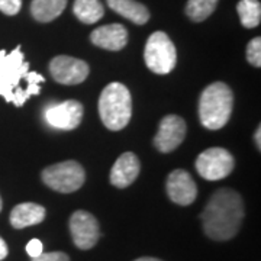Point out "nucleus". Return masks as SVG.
Returning a JSON list of instances; mask_svg holds the SVG:
<instances>
[{
    "instance_id": "nucleus-6",
    "label": "nucleus",
    "mask_w": 261,
    "mask_h": 261,
    "mask_svg": "<svg viewBox=\"0 0 261 261\" xmlns=\"http://www.w3.org/2000/svg\"><path fill=\"white\" fill-rule=\"evenodd\" d=\"M86 173L77 161H63L44 168L42 181L58 193H73L84 185Z\"/></svg>"
},
{
    "instance_id": "nucleus-27",
    "label": "nucleus",
    "mask_w": 261,
    "mask_h": 261,
    "mask_svg": "<svg viewBox=\"0 0 261 261\" xmlns=\"http://www.w3.org/2000/svg\"><path fill=\"white\" fill-rule=\"evenodd\" d=\"M135 261H161L159 260V258H152V257H141V258H138V260Z\"/></svg>"
},
{
    "instance_id": "nucleus-24",
    "label": "nucleus",
    "mask_w": 261,
    "mask_h": 261,
    "mask_svg": "<svg viewBox=\"0 0 261 261\" xmlns=\"http://www.w3.org/2000/svg\"><path fill=\"white\" fill-rule=\"evenodd\" d=\"M42 243L37 240V238H34V240H31L28 244H27V252H28L29 257H32V260L34 258H37L39 257L41 254H42Z\"/></svg>"
},
{
    "instance_id": "nucleus-20",
    "label": "nucleus",
    "mask_w": 261,
    "mask_h": 261,
    "mask_svg": "<svg viewBox=\"0 0 261 261\" xmlns=\"http://www.w3.org/2000/svg\"><path fill=\"white\" fill-rule=\"evenodd\" d=\"M219 0H189L186 5V15L193 22H203L216 9Z\"/></svg>"
},
{
    "instance_id": "nucleus-11",
    "label": "nucleus",
    "mask_w": 261,
    "mask_h": 261,
    "mask_svg": "<svg viewBox=\"0 0 261 261\" xmlns=\"http://www.w3.org/2000/svg\"><path fill=\"white\" fill-rule=\"evenodd\" d=\"M83 119V106L77 100L53 105L45 111V121L57 129H75Z\"/></svg>"
},
{
    "instance_id": "nucleus-2",
    "label": "nucleus",
    "mask_w": 261,
    "mask_h": 261,
    "mask_svg": "<svg viewBox=\"0 0 261 261\" xmlns=\"http://www.w3.org/2000/svg\"><path fill=\"white\" fill-rule=\"evenodd\" d=\"M38 74L39 73L29 71V64L25 61L20 45L10 53L0 49V96L8 103H13L15 106L25 105L34 94L22 87L20 82H29Z\"/></svg>"
},
{
    "instance_id": "nucleus-13",
    "label": "nucleus",
    "mask_w": 261,
    "mask_h": 261,
    "mask_svg": "<svg viewBox=\"0 0 261 261\" xmlns=\"http://www.w3.org/2000/svg\"><path fill=\"white\" fill-rule=\"evenodd\" d=\"M141 164L134 152H123L111 170V183L118 189L130 186L140 174Z\"/></svg>"
},
{
    "instance_id": "nucleus-1",
    "label": "nucleus",
    "mask_w": 261,
    "mask_h": 261,
    "mask_svg": "<svg viewBox=\"0 0 261 261\" xmlns=\"http://www.w3.org/2000/svg\"><path fill=\"white\" fill-rule=\"evenodd\" d=\"M205 233L215 241H228L240 231L244 219V202L232 189L215 192L200 214Z\"/></svg>"
},
{
    "instance_id": "nucleus-19",
    "label": "nucleus",
    "mask_w": 261,
    "mask_h": 261,
    "mask_svg": "<svg viewBox=\"0 0 261 261\" xmlns=\"http://www.w3.org/2000/svg\"><path fill=\"white\" fill-rule=\"evenodd\" d=\"M237 12L244 28H255L261 22V5L258 0H240Z\"/></svg>"
},
{
    "instance_id": "nucleus-3",
    "label": "nucleus",
    "mask_w": 261,
    "mask_h": 261,
    "mask_svg": "<svg viewBox=\"0 0 261 261\" xmlns=\"http://www.w3.org/2000/svg\"><path fill=\"white\" fill-rule=\"evenodd\" d=\"M232 108L233 94L228 84L221 82L209 84L200 94L199 118L207 129H221L229 121Z\"/></svg>"
},
{
    "instance_id": "nucleus-5",
    "label": "nucleus",
    "mask_w": 261,
    "mask_h": 261,
    "mask_svg": "<svg viewBox=\"0 0 261 261\" xmlns=\"http://www.w3.org/2000/svg\"><path fill=\"white\" fill-rule=\"evenodd\" d=\"M144 60L147 67L155 74H168L174 70L177 51L166 32L157 31L148 38L144 49Z\"/></svg>"
},
{
    "instance_id": "nucleus-16",
    "label": "nucleus",
    "mask_w": 261,
    "mask_h": 261,
    "mask_svg": "<svg viewBox=\"0 0 261 261\" xmlns=\"http://www.w3.org/2000/svg\"><path fill=\"white\" fill-rule=\"evenodd\" d=\"M109 8L118 15L137 25H144L149 19L148 9L137 0H106Z\"/></svg>"
},
{
    "instance_id": "nucleus-4",
    "label": "nucleus",
    "mask_w": 261,
    "mask_h": 261,
    "mask_svg": "<svg viewBox=\"0 0 261 261\" xmlns=\"http://www.w3.org/2000/svg\"><path fill=\"white\" fill-rule=\"evenodd\" d=\"M99 115L108 129H123L132 116V99L128 87L116 82L108 84L99 97Z\"/></svg>"
},
{
    "instance_id": "nucleus-12",
    "label": "nucleus",
    "mask_w": 261,
    "mask_h": 261,
    "mask_svg": "<svg viewBox=\"0 0 261 261\" xmlns=\"http://www.w3.org/2000/svg\"><path fill=\"white\" fill-rule=\"evenodd\" d=\"M166 190L170 200L180 206L192 205L197 196L195 180L185 170H174L170 173Z\"/></svg>"
},
{
    "instance_id": "nucleus-14",
    "label": "nucleus",
    "mask_w": 261,
    "mask_h": 261,
    "mask_svg": "<svg viewBox=\"0 0 261 261\" xmlns=\"http://www.w3.org/2000/svg\"><path fill=\"white\" fill-rule=\"evenodd\" d=\"M90 39L96 47L108 51H121L128 42V31L121 23L105 25L94 29Z\"/></svg>"
},
{
    "instance_id": "nucleus-22",
    "label": "nucleus",
    "mask_w": 261,
    "mask_h": 261,
    "mask_svg": "<svg viewBox=\"0 0 261 261\" xmlns=\"http://www.w3.org/2000/svg\"><path fill=\"white\" fill-rule=\"evenodd\" d=\"M22 8V0H0V12L8 16H13L19 13Z\"/></svg>"
},
{
    "instance_id": "nucleus-23",
    "label": "nucleus",
    "mask_w": 261,
    "mask_h": 261,
    "mask_svg": "<svg viewBox=\"0 0 261 261\" xmlns=\"http://www.w3.org/2000/svg\"><path fill=\"white\" fill-rule=\"evenodd\" d=\"M34 261H70L68 255L65 252L54 251V252H42L39 257L34 258Z\"/></svg>"
},
{
    "instance_id": "nucleus-18",
    "label": "nucleus",
    "mask_w": 261,
    "mask_h": 261,
    "mask_svg": "<svg viewBox=\"0 0 261 261\" xmlns=\"http://www.w3.org/2000/svg\"><path fill=\"white\" fill-rule=\"evenodd\" d=\"M73 12L80 22L87 25L96 23L105 15V9L100 0H75L73 5Z\"/></svg>"
},
{
    "instance_id": "nucleus-21",
    "label": "nucleus",
    "mask_w": 261,
    "mask_h": 261,
    "mask_svg": "<svg viewBox=\"0 0 261 261\" xmlns=\"http://www.w3.org/2000/svg\"><path fill=\"white\" fill-rule=\"evenodd\" d=\"M247 60L252 67H261V38L257 37L247 45Z\"/></svg>"
},
{
    "instance_id": "nucleus-28",
    "label": "nucleus",
    "mask_w": 261,
    "mask_h": 261,
    "mask_svg": "<svg viewBox=\"0 0 261 261\" xmlns=\"http://www.w3.org/2000/svg\"><path fill=\"white\" fill-rule=\"evenodd\" d=\"M2 207H3V202H2V197H0V212H2Z\"/></svg>"
},
{
    "instance_id": "nucleus-8",
    "label": "nucleus",
    "mask_w": 261,
    "mask_h": 261,
    "mask_svg": "<svg viewBox=\"0 0 261 261\" xmlns=\"http://www.w3.org/2000/svg\"><path fill=\"white\" fill-rule=\"evenodd\" d=\"M70 232L73 243L80 250H90L100 238L99 222L86 211H75L70 218Z\"/></svg>"
},
{
    "instance_id": "nucleus-7",
    "label": "nucleus",
    "mask_w": 261,
    "mask_h": 261,
    "mask_svg": "<svg viewBox=\"0 0 261 261\" xmlns=\"http://www.w3.org/2000/svg\"><path fill=\"white\" fill-rule=\"evenodd\" d=\"M235 161L228 149L214 147L203 151L196 160L197 173L209 181H216L228 177L232 173Z\"/></svg>"
},
{
    "instance_id": "nucleus-25",
    "label": "nucleus",
    "mask_w": 261,
    "mask_h": 261,
    "mask_svg": "<svg viewBox=\"0 0 261 261\" xmlns=\"http://www.w3.org/2000/svg\"><path fill=\"white\" fill-rule=\"evenodd\" d=\"M8 252H9V250H8V245H6V243H5V240L0 237V261L5 260V258L8 257Z\"/></svg>"
},
{
    "instance_id": "nucleus-10",
    "label": "nucleus",
    "mask_w": 261,
    "mask_h": 261,
    "mask_svg": "<svg viewBox=\"0 0 261 261\" xmlns=\"http://www.w3.org/2000/svg\"><path fill=\"white\" fill-rule=\"evenodd\" d=\"M186 138V122L177 115H167L160 122L159 130L154 137V147L160 152H171Z\"/></svg>"
},
{
    "instance_id": "nucleus-9",
    "label": "nucleus",
    "mask_w": 261,
    "mask_h": 261,
    "mask_svg": "<svg viewBox=\"0 0 261 261\" xmlns=\"http://www.w3.org/2000/svg\"><path fill=\"white\" fill-rule=\"evenodd\" d=\"M89 65L74 57L58 56L49 63V73L57 83L73 86L83 83L89 75Z\"/></svg>"
},
{
    "instance_id": "nucleus-17",
    "label": "nucleus",
    "mask_w": 261,
    "mask_h": 261,
    "mask_svg": "<svg viewBox=\"0 0 261 261\" xmlns=\"http://www.w3.org/2000/svg\"><path fill=\"white\" fill-rule=\"evenodd\" d=\"M67 6V0H32L31 13L38 22L47 23L57 19Z\"/></svg>"
},
{
    "instance_id": "nucleus-15",
    "label": "nucleus",
    "mask_w": 261,
    "mask_h": 261,
    "mask_svg": "<svg viewBox=\"0 0 261 261\" xmlns=\"http://www.w3.org/2000/svg\"><path fill=\"white\" fill-rule=\"evenodd\" d=\"M45 209L38 203H19L10 212V225L16 229L41 224L45 219Z\"/></svg>"
},
{
    "instance_id": "nucleus-26",
    "label": "nucleus",
    "mask_w": 261,
    "mask_h": 261,
    "mask_svg": "<svg viewBox=\"0 0 261 261\" xmlns=\"http://www.w3.org/2000/svg\"><path fill=\"white\" fill-rule=\"evenodd\" d=\"M261 134V129H260V126L257 128V130H255V135H254V140H255V144H257V148L261 149V141H260V135Z\"/></svg>"
}]
</instances>
